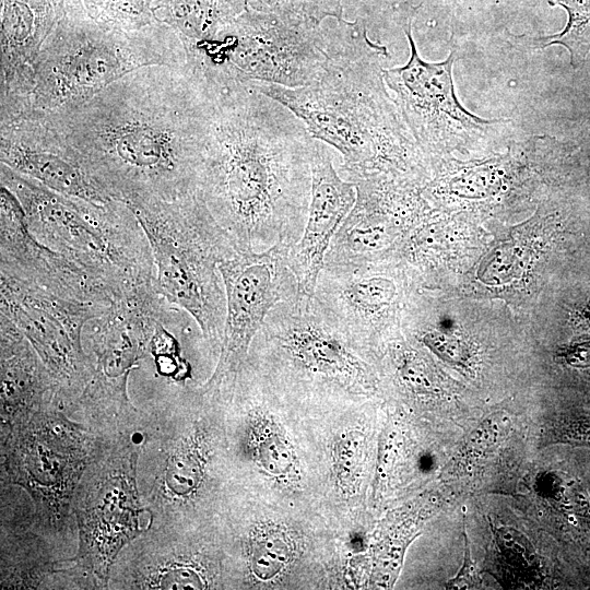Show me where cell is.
Wrapping results in <instances>:
<instances>
[{
  "mask_svg": "<svg viewBox=\"0 0 590 590\" xmlns=\"http://www.w3.org/2000/svg\"><path fill=\"white\" fill-rule=\"evenodd\" d=\"M422 342L442 359L462 365L469 357L467 346L459 340L439 331H427L421 337Z\"/></svg>",
  "mask_w": 590,
  "mask_h": 590,
  "instance_id": "29",
  "label": "cell"
},
{
  "mask_svg": "<svg viewBox=\"0 0 590 590\" xmlns=\"http://www.w3.org/2000/svg\"><path fill=\"white\" fill-rule=\"evenodd\" d=\"M148 238L155 286L188 312L214 350L221 347L226 295L219 264L238 251L198 192L172 200L126 203Z\"/></svg>",
  "mask_w": 590,
  "mask_h": 590,
  "instance_id": "5",
  "label": "cell"
},
{
  "mask_svg": "<svg viewBox=\"0 0 590 590\" xmlns=\"http://www.w3.org/2000/svg\"><path fill=\"white\" fill-rule=\"evenodd\" d=\"M266 368L296 386L367 394L374 387L368 365L314 295L299 292L278 304L250 345Z\"/></svg>",
  "mask_w": 590,
  "mask_h": 590,
  "instance_id": "8",
  "label": "cell"
},
{
  "mask_svg": "<svg viewBox=\"0 0 590 590\" xmlns=\"http://www.w3.org/2000/svg\"><path fill=\"white\" fill-rule=\"evenodd\" d=\"M568 14L566 27L559 33L542 37V47L563 45L570 54L571 64H581L590 51V0H550Z\"/></svg>",
  "mask_w": 590,
  "mask_h": 590,
  "instance_id": "25",
  "label": "cell"
},
{
  "mask_svg": "<svg viewBox=\"0 0 590 590\" xmlns=\"http://www.w3.org/2000/svg\"><path fill=\"white\" fill-rule=\"evenodd\" d=\"M172 309L174 306L152 283L125 294L94 319L93 374L79 397L81 403L118 410L131 406L127 396L128 376L150 351L156 322Z\"/></svg>",
  "mask_w": 590,
  "mask_h": 590,
  "instance_id": "14",
  "label": "cell"
},
{
  "mask_svg": "<svg viewBox=\"0 0 590 590\" xmlns=\"http://www.w3.org/2000/svg\"><path fill=\"white\" fill-rule=\"evenodd\" d=\"M290 249L280 243L260 252L236 251L219 264L226 317L219 362L203 390L214 391L237 377L269 312L300 292L288 262Z\"/></svg>",
  "mask_w": 590,
  "mask_h": 590,
  "instance_id": "12",
  "label": "cell"
},
{
  "mask_svg": "<svg viewBox=\"0 0 590 590\" xmlns=\"http://www.w3.org/2000/svg\"><path fill=\"white\" fill-rule=\"evenodd\" d=\"M103 453L85 471L72 507L79 528L76 558L106 585L118 553L144 532V509L135 481L139 449L128 445Z\"/></svg>",
  "mask_w": 590,
  "mask_h": 590,
  "instance_id": "11",
  "label": "cell"
},
{
  "mask_svg": "<svg viewBox=\"0 0 590 590\" xmlns=\"http://www.w3.org/2000/svg\"><path fill=\"white\" fill-rule=\"evenodd\" d=\"M365 436L357 429L342 433L333 445V470L338 486L345 493L357 488Z\"/></svg>",
  "mask_w": 590,
  "mask_h": 590,
  "instance_id": "27",
  "label": "cell"
},
{
  "mask_svg": "<svg viewBox=\"0 0 590 590\" xmlns=\"http://www.w3.org/2000/svg\"><path fill=\"white\" fill-rule=\"evenodd\" d=\"M256 10L320 26L322 19L342 17L341 0H251Z\"/></svg>",
  "mask_w": 590,
  "mask_h": 590,
  "instance_id": "26",
  "label": "cell"
},
{
  "mask_svg": "<svg viewBox=\"0 0 590 590\" xmlns=\"http://www.w3.org/2000/svg\"><path fill=\"white\" fill-rule=\"evenodd\" d=\"M208 446L204 432L196 429L170 448L163 474V486L170 498L187 499L197 494L205 479Z\"/></svg>",
  "mask_w": 590,
  "mask_h": 590,
  "instance_id": "21",
  "label": "cell"
},
{
  "mask_svg": "<svg viewBox=\"0 0 590 590\" xmlns=\"http://www.w3.org/2000/svg\"><path fill=\"white\" fill-rule=\"evenodd\" d=\"M131 588L208 589L211 581L204 568L189 556L165 552L141 562Z\"/></svg>",
  "mask_w": 590,
  "mask_h": 590,
  "instance_id": "22",
  "label": "cell"
},
{
  "mask_svg": "<svg viewBox=\"0 0 590 590\" xmlns=\"http://www.w3.org/2000/svg\"><path fill=\"white\" fill-rule=\"evenodd\" d=\"M312 140L299 118L252 83L216 90L197 192L238 251L298 241Z\"/></svg>",
  "mask_w": 590,
  "mask_h": 590,
  "instance_id": "2",
  "label": "cell"
},
{
  "mask_svg": "<svg viewBox=\"0 0 590 590\" xmlns=\"http://www.w3.org/2000/svg\"><path fill=\"white\" fill-rule=\"evenodd\" d=\"M402 27L410 45V58L402 67L384 70V79L417 145L434 152L486 138L503 120L481 119L459 103L452 81L456 50L441 62H427L421 58L412 36V15Z\"/></svg>",
  "mask_w": 590,
  "mask_h": 590,
  "instance_id": "13",
  "label": "cell"
},
{
  "mask_svg": "<svg viewBox=\"0 0 590 590\" xmlns=\"http://www.w3.org/2000/svg\"><path fill=\"white\" fill-rule=\"evenodd\" d=\"M0 273L60 296L110 306L116 294L102 281L40 243L31 232L17 198L0 192Z\"/></svg>",
  "mask_w": 590,
  "mask_h": 590,
  "instance_id": "17",
  "label": "cell"
},
{
  "mask_svg": "<svg viewBox=\"0 0 590 590\" xmlns=\"http://www.w3.org/2000/svg\"><path fill=\"white\" fill-rule=\"evenodd\" d=\"M1 437L7 476L28 492L39 521L51 530H60L85 471L103 451L101 441L51 405Z\"/></svg>",
  "mask_w": 590,
  "mask_h": 590,
  "instance_id": "9",
  "label": "cell"
},
{
  "mask_svg": "<svg viewBox=\"0 0 590 590\" xmlns=\"http://www.w3.org/2000/svg\"><path fill=\"white\" fill-rule=\"evenodd\" d=\"M464 536V559L463 565L459 574L447 583L449 589H476L482 585L481 577L472 560L471 551L469 546V540L465 529L463 530Z\"/></svg>",
  "mask_w": 590,
  "mask_h": 590,
  "instance_id": "30",
  "label": "cell"
},
{
  "mask_svg": "<svg viewBox=\"0 0 590 590\" xmlns=\"http://www.w3.org/2000/svg\"><path fill=\"white\" fill-rule=\"evenodd\" d=\"M154 64H187L184 43L174 31H125L68 20L54 28L37 56L28 111L49 114L75 106L126 74Z\"/></svg>",
  "mask_w": 590,
  "mask_h": 590,
  "instance_id": "6",
  "label": "cell"
},
{
  "mask_svg": "<svg viewBox=\"0 0 590 590\" xmlns=\"http://www.w3.org/2000/svg\"><path fill=\"white\" fill-rule=\"evenodd\" d=\"M356 201L333 236L324 263L379 261L392 244L396 225L391 220L399 194L382 176L354 181Z\"/></svg>",
  "mask_w": 590,
  "mask_h": 590,
  "instance_id": "19",
  "label": "cell"
},
{
  "mask_svg": "<svg viewBox=\"0 0 590 590\" xmlns=\"http://www.w3.org/2000/svg\"><path fill=\"white\" fill-rule=\"evenodd\" d=\"M560 356L575 367H590V341L566 349Z\"/></svg>",
  "mask_w": 590,
  "mask_h": 590,
  "instance_id": "32",
  "label": "cell"
},
{
  "mask_svg": "<svg viewBox=\"0 0 590 590\" xmlns=\"http://www.w3.org/2000/svg\"><path fill=\"white\" fill-rule=\"evenodd\" d=\"M168 320L169 314L156 322L149 352L161 376L181 381L190 376V366L180 355L178 340L166 327Z\"/></svg>",
  "mask_w": 590,
  "mask_h": 590,
  "instance_id": "28",
  "label": "cell"
},
{
  "mask_svg": "<svg viewBox=\"0 0 590 590\" xmlns=\"http://www.w3.org/2000/svg\"><path fill=\"white\" fill-rule=\"evenodd\" d=\"M0 181L20 201L33 235L106 284L117 298L154 283L148 238L125 202L97 204L62 194L3 164Z\"/></svg>",
  "mask_w": 590,
  "mask_h": 590,
  "instance_id": "4",
  "label": "cell"
},
{
  "mask_svg": "<svg viewBox=\"0 0 590 590\" xmlns=\"http://www.w3.org/2000/svg\"><path fill=\"white\" fill-rule=\"evenodd\" d=\"M562 436L567 441L590 446V412L567 420Z\"/></svg>",
  "mask_w": 590,
  "mask_h": 590,
  "instance_id": "31",
  "label": "cell"
},
{
  "mask_svg": "<svg viewBox=\"0 0 590 590\" xmlns=\"http://www.w3.org/2000/svg\"><path fill=\"white\" fill-rule=\"evenodd\" d=\"M314 297L353 349L371 346L392 322L402 286L379 261L324 263Z\"/></svg>",
  "mask_w": 590,
  "mask_h": 590,
  "instance_id": "15",
  "label": "cell"
},
{
  "mask_svg": "<svg viewBox=\"0 0 590 590\" xmlns=\"http://www.w3.org/2000/svg\"><path fill=\"white\" fill-rule=\"evenodd\" d=\"M328 56L320 26L263 12H247L187 52V66L215 86L310 83Z\"/></svg>",
  "mask_w": 590,
  "mask_h": 590,
  "instance_id": "7",
  "label": "cell"
},
{
  "mask_svg": "<svg viewBox=\"0 0 590 590\" xmlns=\"http://www.w3.org/2000/svg\"><path fill=\"white\" fill-rule=\"evenodd\" d=\"M0 294V315L32 344L59 398L70 400L81 394L93 374V361L82 346V330L109 306L67 298L3 273Z\"/></svg>",
  "mask_w": 590,
  "mask_h": 590,
  "instance_id": "10",
  "label": "cell"
},
{
  "mask_svg": "<svg viewBox=\"0 0 590 590\" xmlns=\"http://www.w3.org/2000/svg\"><path fill=\"white\" fill-rule=\"evenodd\" d=\"M0 127L1 164L62 194L97 204L115 201L43 115L28 111Z\"/></svg>",
  "mask_w": 590,
  "mask_h": 590,
  "instance_id": "16",
  "label": "cell"
},
{
  "mask_svg": "<svg viewBox=\"0 0 590 590\" xmlns=\"http://www.w3.org/2000/svg\"><path fill=\"white\" fill-rule=\"evenodd\" d=\"M249 437L253 459L270 476L284 480L295 471L294 450L273 422L258 420Z\"/></svg>",
  "mask_w": 590,
  "mask_h": 590,
  "instance_id": "24",
  "label": "cell"
},
{
  "mask_svg": "<svg viewBox=\"0 0 590 590\" xmlns=\"http://www.w3.org/2000/svg\"><path fill=\"white\" fill-rule=\"evenodd\" d=\"M294 553L295 544L284 528L275 524L258 527L248 540L250 573L259 580H271L288 566Z\"/></svg>",
  "mask_w": 590,
  "mask_h": 590,
  "instance_id": "23",
  "label": "cell"
},
{
  "mask_svg": "<svg viewBox=\"0 0 590 590\" xmlns=\"http://www.w3.org/2000/svg\"><path fill=\"white\" fill-rule=\"evenodd\" d=\"M338 22L328 37L327 60L310 83L252 84L288 108L312 138L342 155L345 180L405 172L415 151L385 87L380 58L386 48L369 39L362 19Z\"/></svg>",
  "mask_w": 590,
  "mask_h": 590,
  "instance_id": "3",
  "label": "cell"
},
{
  "mask_svg": "<svg viewBox=\"0 0 590 590\" xmlns=\"http://www.w3.org/2000/svg\"><path fill=\"white\" fill-rule=\"evenodd\" d=\"M215 92L187 64H154L81 104L38 114L114 200L172 201L198 191Z\"/></svg>",
  "mask_w": 590,
  "mask_h": 590,
  "instance_id": "1",
  "label": "cell"
},
{
  "mask_svg": "<svg viewBox=\"0 0 590 590\" xmlns=\"http://www.w3.org/2000/svg\"><path fill=\"white\" fill-rule=\"evenodd\" d=\"M311 187L304 232L290 249L288 262L299 291L314 295L329 245L356 201V186L345 180L333 163V149L314 138L310 155Z\"/></svg>",
  "mask_w": 590,
  "mask_h": 590,
  "instance_id": "18",
  "label": "cell"
},
{
  "mask_svg": "<svg viewBox=\"0 0 590 590\" xmlns=\"http://www.w3.org/2000/svg\"><path fill=\"white\" fill-rule=\"evenodd\" d=\"M1 435L58 399L57 387L36 351L0 315Z\"/></svg>",
  "mask_w": 590,
  "mask_h": 590,
  "instance_id": "20",
  "label": "cell"
}]
</instances>
